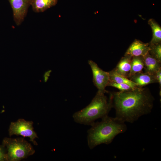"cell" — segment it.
Instances as JSON below:
<instances>
[{"label": "cell", "instance_id": "5b68a950", "mask_svg": "<svg viewBox=\"0 0 161 161\" xmlns=\"http://www.w3.org/2000/svg\"><path fill=\"white\" fill-rule=\"evenodd\" d=\"M33 124L32 121H26L23 119H20L16 122H12L8 129L9 135L10 137L15 135L28 137L30 141L34 145H37V143L35 140L38 137L34 130Z\"/></svg>", "mask_w": 161, "mask_h": 161}, {"label": "cell", "instance_id": "ac0fdd59", "mask_svg": "<svg viewBox=\"0 0 161 161\" xmlns=\"http://www.w3.org/2000/svg\"><path fill=\"white\" fill-rule=\"evenodd\" d=\"M7 161V151L4 146L0 145V161Z\"/></svg>", "mask_w": 161, "mask_h": 161}, {"label": "cell", "instance_id": "7a4b0ae2", "mask_svg": "<svg viewBox=\"0 0 161 161\" xmlns=\"http://www.w3.org/2000/svg\"><path fill=\"white\" fill-rule=\"evenodd\" d=\"M100 122H95L87 131V143L90 149L102 144L111 143L115 137L126 131L125 123L116 117L108 115Z\"/></svg>", "mask_w": 161, "mask_h": 161}, {"label": "cell", "instance_id": "30bf717a", "mask_svg": "<svg viewBox=\"0 0 161 161\" xmlns=\"http://www.w3.org/2000/svg\"><path fill=\"white\" fill-rule=\"evenodd\" d=\"M132 57L128 55L122 57L115 68V71L118 74L129 78L131 69Z\"/></svg>", "mask_w": 161, "mask_h": 161}, {"label": "cell", "instance_id": "8992f818", "mask_svg": "<svg viewBox=\"0 0 161 161\" xmlns=\"http://www.w3.org/2000/svg\"><path fill=\"white\" fill-rule=\"evenodd\" d=\"M88 62L92 70L93 82L95 86L98 91L105 93L108 92L106 88L109 81V72L103 70L92 60H89Z\"/></svg>", "mask_w": 161, "mask_h": 161}, {"label": "cell", "instance_id": "e0dca14e", "mask_svg": "<svg viewBox=\"0 0 161 161\" xmlns=\"http://www.w3.org/2000/svg\"><path fill=\"white\" fill-rule=\"evenodd\" d=\"M107 86H111L117 88L120 91H125L130 90L132 89L130 86L123 83H117L114 82L109 81Z\"/></svg>", "mask_w": 161, "mask_h": 161}, {"label": "cell", "instance_id": "2e32d148", "mask_svg": "<svg viewBox=\"0 0 161 161\" xmlns=\"http://www.w3.org/2000/svg\"><path fill=\"white\" fill-rule=\"evenodd\" d=\"M148 52L152 57L161 62V44H152L149 43Z\"/></svg>", "mask_w": 161, "mask_h": 161}, {"label": "cell", "instance_id": "ba28073f", "mask_svg": "<svg viewBox=\"0 0 161 161\" xmlns=\"http://www.w3.org/2000/svg\"><path fill=\"white\" fill-rule=\"evenodd\" d=\"M149 43H144L141 41L135 39L126 52L124 55L131 57L144 56L148 53Z\"/></svg>", "mask_w": 161, "mask_h": 161}, {"label": "cell", "instance_id": "5bb4252c", "mask_svg": "<svg viewBox=\"0 0 161 161\" xmlns=\"http://www.w3.org/2000/svg\"><path fill=\"white\" fill-rule=\"evenodd\" d=\"M109 75V81L117 83H125L134 88L137 87V84L128 78L120 75L117 73L114 69L108 72Z\"/></svg>", "mask_w": 161, "mask_h": 161}, {"label": "cell", "instance_id": "52a82bcc", "mask_svg": "<svg viewBox=\"0 0 161 161\" xmlns=\"http://www.w3.org/2000/svg\"><path fill=\"white\" fill-rule=\"evenodd\" d=\"M13 12V20L17 26L20 25L27 16L31 0H8Z\"/></svg>", "mask_w": 161, "mask_h": 161}, {"label": "cell", "instance_id": "277c9868", "mask_svg": "<svg viewBox=\"0 0 161 161\" xmlns=\"http://www.w3.org/2000/svg\"><path fill=\"white\" fill-rule=\"evenodd\" d=\"M8 161H19L32 155L35 150L32 145L22 137L4 139Z\"/></svg>", "mask_w": 161, "mask_h": 161}, {"label": "cell", "instance_id": "4fadbf2b", "mask_svg": "<svg viewBox=\"0 0 161 161\" xmlns=\"http://www.w3.org/2000/svg\"><path fill=\"white\" fill-rule=\"evenodd\" d=\"M148 23L151 27L152 38L150 42L152 44H161V28L159 24L153 19L151 18Z\"/></svg>", "mask_w": 161, "mask_h": 161}, {"label": "cell", "instance_id": "d6986e66", "mask_svg": "<svg viewBox=\"0 0 161 161\" xmlns=\"http://www.w3.org/2000/svg\"><path fill=\"white\" fill-rule=\"evenodd\" d=\"M155 76L157 80V82L159 83L160 86L161 87V69H159L156 73Z\"/></svg>", "mask_w": 161, "mask_h": 161}, {"label": "cell", "instance_id": "6da1fadb", "mask_svg": "<svg viewBox=\"0 0 161 161\" xmlns=\"http://www.w3.org/2000/svg\"><path fill=\"white\" fill-rule=\"evenodd\" d=\"M116 117L124 122L132 123L151 111L154 99L147 88L137 87L130 90L110 93Z\"/></svg>", "mask_w": 161, "mask_h": 161}, {"label": "cell", "instance_id": "9c48e42d", "mask_svg": "<svg viewBox=\"0 0 161 161\" xmlns=\"http://www.w3.org/2000/svg\"><path fill=\"white\" fill-rule=\"evenodd\" d=\"M129 79L139 87H143L150 84L158 83L155 75L142 72L134 74Z\"/></svg>", "mask_w": 161, "mask_h": 161}, {"label": "cell", "instance_id": "8fae6325", "mask_svg": "<svg viewBox=\"0 0 161 161\" xmlns=\"http://www.w3.org/2000/svg\"><path fill=\"white\" fill-rule=\"evenodd\" d=\"M143 57L145 72L155 75L161 69V63L152 57L148 52Z\"/></svg>", "mask_w": 161, "mask_h": 161}, {"label": "cell", "instance_id": "9a60e30c", "mask_svg": "<svg viewBox=\"0 0 161 161\" xmlns=\"http://www.w3.org/2000/svg\"><path fill=\"white\" fill-rule=\"evenodd\" d=\"M144 67V62L143 56L132 57L131 63V69L129 78L137 73L142 72Z\"/></svg>", "mask_w": 161, "mask_h": 161}, {"label": "cell", "instance_id": "7c38bea8", "mask_svg": "<svg viewBox=\"0 0 161 161\" xmlns=\"http://www.w3.org/2000/svg\"><path fill=\"white\" fill-rule=\"evenodd\" d=\"M58 0H31V5L35 13L43 12L55 5Z\"/></svg>", "mask_w": 161, "mask_h": 161}, {"label": "cell", "instance_id": "3957f363", "mask_svg": "<svg viewBox=\"0 0 161 161\" xmlns=\"http://www.w3.org/2000/svg\"><path fill=\"white\" fill-rule=\"evenodd\" d=\"M105 93L98 90L89 104L73 114L74 121L80 124L91 126L97 119L108 116L112 105L110 97L108 98Z\"/></svg>", "mask_w": 161, "mask_h": 161}]
</instances>
